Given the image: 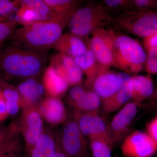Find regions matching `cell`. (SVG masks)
Returning a JSON list of instances; mask_svg holds the SVG:
<instances>
[{
  "instance_id": "obj_1",
  "label": "cell",
  "mask_w": 157,
  "mask_h": 157,
  "mask_svg": "<svg viewBox=\"0 0 157 157\" xmlns=\"http://www.w3.org/2000/svg\"><path fill=\"white\" fill-rule=\"evenodd\" d=\"M48 52L36 51L13 44L0 53V74L5 80H23L39 76L45 69Z\"/></svg>"
},
{
  "instance_id": "obj_2",
  "label": "cell",
  "mask_w": 157,
  "mask_h": 157,
  "mask_svg": "<svg viewBox=\"0 0 157 157\" xmlns=\"http://www.w3.org/2000/svg\"><path fill=\"white\" fill-rule=\"evenodd\" d=\"M73 14L59 15L51 20L21 27L11 37L12 44L36 51L48 52L61 36Z\"/></svg>"
},
{
  "instance_id": "obj_3",
  "label": "cell",
  "mask_w": 157,
  "mask_h": 157,
  "mask_svg": "<svg viewBox=\"0 0 157 157\" xmlns=\"http://www.w3.org/2000/svg\"><path fill=\"white\" fill-rule=\"evenodd\" d=\"M111 19L109 9L104 5L90 4L78 8L67 26L71 33L82 38L104 28Z\"/></svg>"
},
{
  "instance_id": "obj_4",
  "label": "cell",
  "mask_w": 157,
  "mask_h": 157,
  "mask_svg": "<svg viewBox=\"0 0 157 157\" xmlns=\"http://www.w3.org/2000/svg\"><path fill=\"white\" fill-rule=\"evenodd\" d=\"M114 21L117 29L146 38L157 32V11H124Z\"/></svg>"
},
{
  "instance_id": "obj_5",
  "label": "cell",
  "mask_w": 157,
  "mask_h": 157,
  "mask_svg": "<svg viewBox=\"0 0 157 157\" xmlns=\"http://www.w3.org/2000/svg\"><path fill=\"white\" fill-rule=\"evenodd\" d=\"M147 53L143 46L135 39L116 34L112 66L128 72L132 65L145 64Z\"/></svg>"
},
{
  "instance_id": "obj_6",
  "label": "cell",
  "mask_w": 157,
  "mask_h": 157,
  "mask_svg": "<svg viewBox=\"0 0 157 157\" xmlns=\"http://www.w3.org/2000/svg\"><path fill=\"white\" fill-rule=\"evenodd\" d=\"M116 34L112 30L103 28L91 35L88 47L94 54L101 72L109 70L113 65Z\"/></svg>"
},
{
  "instance_id": "obj_7",
  "label": "cell",
  "mask_w": 157,
  "mask_h": 157,
  "mask_svg": "<svg viewBox=\"0 0 157 157\" xmlns=\"http://www.w3.org/2000/svg\"><path fill=\"white\" fill-rule=\"evenodd\" d=\"M125 157H151L157 152V143L144 132L135 131L127 135L121 146Z\"/></svg>"
},
{
  "instance_id": "obj_8",
  "label": "cell",
  "mask_w": 157,
  "mask_h": 157,
  "mask_svg": "<svg viewBox=\"0 0 157 157\" xmlns=\"http://www.w3.org/2000/svg\"><path fill=\"white\" fill-rule=\"evenodd\" d=\"M63 151L68 157H88L87 143L74 118L65 123L62 132Z\"/></svg>"
},
{
  "instance_id": "obj_9",
  "label": "cell",
  "mask_w": 157,
  "mask_h": 157,
  "mask_svg": "<svg viewBox=\"0 0 157 157\" xmlns=\"http://www.w3.org/2000/svg\"><path fill=\"white\" fill-rule=\"evenodd\" d=\"M140 104L135 101L127 103L114 116L108 125L114 145L120 143L128 135L131 124L139 110Z\"/></svg>"
},
{
  "instance_id": "obj_10",
  "label": "cell",
  "mask_w": 157,
  "mask_h": 157,
  "mask_svg": "<svg viewBox=\"0 0 157 157\" xmlns=\"http://www.w3.org/2000/svg\"><path fill=\"white\" fill-rule=\"evenodd\" d=\"M49 61L50 65L69 86L80 85L83 73L74 59L57 52L49 57Z\"/></svg>"
},
{
  "instance_id": "obj_11",
  "label": "cell",
  "mask_w": 157,
  "mask_h": 157,
  "mask_svg": "<svg viewBox=\"0 0 157 157\" xmlns=\"http://www.w3.org/2000/svg\"><path fill=\"white\" fill-rule=\"evenodd\" d=\"M68 101L76 111L82 113H98L102 102L95 93L80 85L73 86L70 89Z\"/></svg>"
},
{
  "instance_id": "obj_12",
  "label": "cell",
  "mask_w": 157,
  "mask_h": 157,
  "mask_svg": "<svg viewBox=\"0 0 157 157\" xmlns=\"http://www.w3.org/2000/svg\"><path fill=\"white\" fill-rule=\"evenodd\" d=\"M21 130L26 146L30 151L43 133L42 117L33 107H26L23 115Z\"/></svg>"
},
{
  "instance_id": "obj_13",
  "label": "cell",
  "mask_w": 157,
  "mask_h": 157,
  "mask_svg": "<svg viewBox=\"0 0 157 157\" xmlns=\"http://www.w3.org/2000/svg\"><path fill=\"white\" fill-rule=\"evenodd\" d=\"M74 118L83 136L110 137L108 125L98 113H82L76 110Z\"/></svg>"
},
{
  "instance_id": "obj_14",
  "label": "cell",
  "mask_w": 157,
  "mask_h": 157,
  "mask_svg": "<svg viewBox=\"0 0 157 157\" xmlns=\"http://www.w3.org/2000/svg\"><path fill=\"white\" fill-rule=\"evenodd\" d=\"M120 85L116 92L110 98L103 101V109L105 112L111 113L123 107L132 98V76L125 72L118 73Z\"/></svg>"
},
{
  "instance_id": "obj_15",
  "label": "cell",
  "mask_w": 157,
  "mask_h": 157,
  "mask_svg": "<svg viewBox=\"0 0 157 157\" xmlns=\"http://www.w3.org/2000/svg\"><path fill=\"white\" fill-rule=\"evenodd\" d=\"M120 85V78L117 73L109 70L98 73L89 88L101 98L102 102L112 97Z\"/></svg>"
},
{
  "instance_id": "obj_16",
  "label": "cell",
  "mask_w": 157,
  "mask_h": 157,
  "mask_svg": "<svg viewBox=\"0 0 157 157\" xmlns=\"http://www.w3.org/2000/svg\"><path fill=\"white\" fill-rule=\"evenodd\" d=\"M38 111L46 121L55 125L62 123L67 118L64 105L58 98H46L39 104Z\"/></svg>"
},
{
  "instance_id": "obj_17",
  "label": "cell",
  "mask_w": 157,
  "mask_h": 157,
  "mask_svg": "<svg viewBox=\"0 0 157 157\" xmlns=\"http://www.w3.org/2000/svg\"><path fill=\"white\" fill-rule=\"evenodd\" d=\"M39 76L25 79L17 86L22 99L23 107H33L45 94L42 81L40 82L37 78Z\"/></svg>"
},
{
  "instance_id": "obj_18",
  "label": "cell",
  "mask_w": 157,
  "mask_h": 157,
  "mask_svg": "<svg viewBox=\"0 0 157 157\" xmlns=\"http://www.w3.org/2000/svg\"><path fill=\"white\" fill-rule=\"evenodd\" d=\"M57 52L74 59L84 54L88 49L83 39L71 33L63 34L54 45Z\"/></svg>"
},
{
  "instance_id": "obj_19",
  "label": "cell",
  "mask_w": 157,
  "mask_h": 157,
  "mask_svg": "<svg viewBox=\"0 0 157 157\" xmlns=\"http://www.w3.org/2000/svg\"><path fill=\"white\" fill-rule=\"evenodd\" d=\"M42 81L45 92L50 97L59 98L67 92L69 87L51 65L45 68L43 72Z\"/></svg>"
},
{
  "instance_id": "obj_20",
  "label": "cell",
  "mask_w": 157,
  "mask_h": 157,
  "mask_svg": "<svg viewBox=\"0 0 157 157\" xmlns=\"http://www.w3.org/2000/svg\"><path fill=\"white\" fill-rule=\"evenodd\" d=\"M86 77V86L90 88L98 74L101 72L100 67L92 52L88 47L85 52L74 59Z\"/></svg>"
},
{
  "instance_id": "obj_21",
  "label": "cell",
  "mask_w": 157,
  "mask_h": 157,
  "mask_svg": "<svg viewBox=\"0 0 157 157\" xmlns=\"http://www.w3.org/2000/svg\"><path fill=\"white\" fill-rule=\"evenodd\" d=\"M132 76V98L140 103L151 98L154 93L153 82L150 76L135 75Z\"/></svg>"
},
{
  "instance_id": "obj_22",
  "label": "cell",
  "mask_w": 157,
  "mask_h": 157,
  "mask_svg": "<svg viewBox=\"0 0 157 157\" xmlns=\"http://www.w3.org/2000/svg\"><path fill=\"white\" fill-rule=\"evenodd\" d=\"M57 150L52 135L43 132L31 150V157H54Z\"/></svg>"
},
{
  "instance_id": "obj_23",
  "label": "cell",
  "mask_w": 157,
  "mask_h": 157,
  "mask_svg": "<svg viewBox=\"0 0 157 157\" xmlns=\"http://www.w3.org/2000/svg\"><path fill=\"white\" fill-rule=\"evenodd\" d=\"M93 157H111L113 144L109 136H95L89 137Z\"/></svg>"
},
{
  "instance_id": "obj_24",
  "label": "cell",
  "mask_w": 157,
  "mask_h": 157,
  "mask_svg": "<svg viewBox=\"0 0 157 157\" xmlns=\"http://www.w3.org/2000/svg\"><path fill=\"white\" fill-rule=\"evenodd\" d=\"M16 132L17 128L14 125H11L6 129L0 140V157H9L17 151L18 144Z\"/></svg>"
},
{
  "instance_id": "obj_25",
  "label": "cell",
  "mask_w": 157,
  "mask_h": 157,
  "mask_svg": "<svg viewBox=\"0 0 157 157\" xmlns=\"http://www.w3.org/2000/svg\"><path fill=\"white\" fill-rule=\"evenodd\" d=\"M20 2L33 10L38 21L51 20L59 16L55 13L43 0H22Z\"/></svg>"
},
{
  "instance_id": "obj_26",
  "label": "cell",
  "mask_w": 157,
  "mask_h": 157,
  "mask_svg": "<svg viewBox=\"0 0 157 157\" xmlns=\"http://www.w3.org/2000/svg\"><path fill=\"white\" fill-rule=\"evenodd\" d=\"M58 15L74 14L79 8L80 1L76 0H43Z\"/></svg>"
},
{
  "instance_id": "obj_27",
  "label": "cell",
  "mask_w": 157,
  "mask_h": 157,
  "mask_svg": "<svg viewBox=\"0 0 157 157\" xmlns=\"http://www.w3.org/2000/svg\"><path fill=\"white\" fill-rule=\"evenodd\" d=\"M15 21L23 26L30 25L38 21L36 15L28 6L19 3V7L16 12Z\"/></svg>"
},
{
  "instance_id": "obj_28",
  "label": "cell",
  "mask_w": 157,
  "mask_h": 157,
  "mask_svg": "<svg viewBox=\"0 0 157 157\" xmlns=\"http://www.w3.org/2000/svg\"><path fill=\"white\" fill-rule=\"evenodd\" d=\"M18 23L14 19L10 21L0 22V53L5 47L6 41L11 39L17 29Z\"/></svg>"
},
{
  "instance_id": "obj_29",
  "label": "cell",
  "mask_w": 157,
  "mask_h": 157,
  "mask_svg": "<svg viewBox=\"0 0 157 157\" xmlns=\"http://www.w3.org/2000/svg\"><path fill=\"white\" fill-rule=\"evenodd\" d=\"M0 90L6 101H15L22 105V99L17 87L2 79L0 82Z\"/></svg>"
},
{
  "instance_id": "obj_30",
  "label": "cell",
  "mask_w": 157,
  "mask_h": 157,
  "mask_svg": "<svg viewBox=\"0 0 157 157\" xmlns=\"http://www.w3.org/2000/svg\"><path fill=\"white\" fill-rule=\"evenodd\" d=\"M19 0H0V22L11 21L10 17L19 7Z\"/></svg>"
},
{
  "instance_id": "obj_31",
  "label": "cell",
  "mask_w": 157,
  "mask_h": 157,
  "mask_svg": "<svg viewBox=\"0 0 157 157\" xmlns=\"http://www.w3.org/2000/svg\"><path fill=\"white\" fill-rule=\"evenodd\" d=\"M129 11H157V0L131 1Z\"/></svg>"
},
{
  "instance_id": "obj_32",
  "label": "cell",
  "mask_w": 157,
  "mask_h": 157,
  "mask_svg": "<svg viewBox=\"0 0 157 157\" xmlns=\"http://www.w3.org/2000/svg\"><path fill=\"white\" fill-rule=\"evenodd\" d=\"M146 71L150 74H157V48H153L147 52Z\"/></svg>"
},
{
  "instance_id": "obj_33",
  "label": "cell",
  "mask_w": 157,
  "mask_h": 157,
  "mask_svg": "<svg viewBox=\"0 0 157 157\" xmlns=\"http://www.w3.org/2000/svg\"><path fill=\"white\" fill-rule=\"evenodd\" d=\"M103 2L104 6L109 10L121 9L124 11H129L131 8V1L129 0H105Z\"/></svg>"
},
{
  "instance_id": "obj_34",
  "label": "cell",
  "mask_w": 157,
  "mask_h": 157,
  "mask_svg": "<svg viewBox=\"0 0 157 157\" xmlns=\"http://www.w3.org/2000/svg\"><path fill=\"white\" fill-rule=\"evenodd\" d=\"M144 46L147 51L153 48H157V32L144 38Z\"/></svg>"
},
{
  "instance_id": "obj_35",
  "label": "cell",
  "mask_w": 157,
  "mask_h": 157,
  "mask_svg": "<svg viewBox=\"0 0 157 157\" xmlns=\"http://www.w3.org/2000/svg\"><path fill=\"white\" fill-rule=\"evenodd\" d=\"M147 134L157 143V116L147 124Z\"/></svg>"
},
{
  "instance_id": "obj_36",
  "label": "cell",
  "mask_w": 157,
  "mask_h": 157,
  "mask_svg": "<svg viewBox=\"0 0 157 157\" xmlns=\"http://www.w3.org/2000/svg\"><path fill=\"white\" fill-rule=\"evenodd\" d=\"M6 107L8 115H16L19 111L20 108L22 106L19 103L14 101H6Z\"/></svg>"
},
{
  "instance_id": "obj_37",
  "label": "cell",
  "mask_w": 157,
  "mask_h": 157,
  "mask_svg": "<svg viewBox=\"0 0 157 157\" xmlns=\"http://www.w3.org/2000/svg\"><path fill=\"white\" fill-rule=\"evenodd\" d=\"M8 115L6 109V101L0 90V121L5 120Z\"/></svg>"
},
{
  "instance_id": "obj_38",
  "label": "cell",
  "mask_w": 157,
  "mask_h": 157,
  "mask_svg": "<svg viewBox=\"0 0 157 157\" xmlns=\"http://www.w3.org/2000/svg\"><path fill=\"white\" fill-rule=\"evenodd\" d=\"M150 100L151 105L157 109V87L155 90L154 93L151 98H150Z\"/></svg>"
},
{
  "instance_id": "obj_39",
  "label": "cell",
  "mask_w": 157,
  "mask_h": 157,
  "mask_svg": "<svg viewBox=\"0 0 157 157\" xmlns=\"http://www.w3.org/2000/svg\"><path fill=\"white\" fill-rule=\"evenodd\" d=\"M54 157H68L66 154L62 150H57L56 153Z\"/></svg>"
},
{
  "instance_id": "obj_40",
  "label": "cell",
  "mask_w": 157,
  "mask_h": 157,
  "mask_svg": "<svg viewBox=\"0 0 157 157\" xmlns=\"http://www.w3.org/2000/svg\"><path fill=\"white\" fill-rule=\"evenodd\" d=\"M6 130H2V129L0 128V140H1L3 136H4L5 132H6Z\"/></svg>"
},
{
  "instance_id": "obj_41",
  "label": "cell",
  "mask_w": 157,
  "mask_h": 157,
  "mask_svg": "<svg viewBox=\"0 0 157 157\" xmlns=\"http://www.w3.org/2000/svg\"><path fill=\"white\" fill-rule=\"evenodd\" d=\"M9 157H21L15 154V153L11 155H10Z\"/></svg>"
},
{
  "instance_id": "obj_42",
  "label": "cell",
  "mask_w": 157,
  "mask_h": 157,
  "mask_svg": "<svg viewBox=\"0 0 157 157\" xmlns=\"http://www.w3.org/2000/svg\"><path fill=\"white\" fill-rule=\"evenodd\" d=\"M2 79H4V78H3L2 76V75H1V74H0V82L2 81Z\"/></svg>"
},
{
  "instance_id": "obj_43",
  "label": "cell",
  "mask_w": 157,
  "mask_h": 157,
  "mask_svg": "<svg viewBox=\"0 0 157 157\" xmlns=\"http://www.w3.org/2000/svg\"><path fill=\"white\" fill-rule=\"evenodd\" d=\"M154 157H157V152L156 154L155 155Z\"/></svg>"
}]
</instances>
